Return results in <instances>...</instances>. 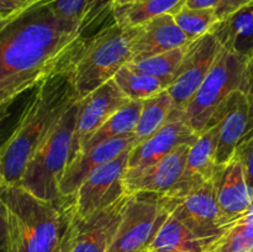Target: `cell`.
I'll return each instance as SVG.
<instances>
[{
  "instance_id": "cell-33",
  "label": "cell",
  "mask_w": 253,
  "mask_h": 252,
  "mask_svg": "<svg viewBox=\"0 0 253 252\" xmlns=\"http://www.w3.org/2000/svg\"><path fill=\"white\" fill-rule=\"evenodd\" d=\"M241 90L246 95L250 105V133L253 132V53L247 58Z\"/></svg>"
},
{
  "instance_id": "cell-13",
  "label": "cell",
  "mask_w": 253,
  "mask_h": 252,
  "mask_svg": "<svg viewBox=\"0 0 253 252\" xmlns=\"http://www.w3.org/2000/svg\"><path fill=\"white\" fill-rule=\"evenodd\" d=\"M214 125L219 131L216 165H226L234 158L237 146L250 133V105L244 91L235 90L217 108L208 128Z\"/></svg>"
},
{
  "instance_id": "cell-25",
  "label": "cell",
  "mask_w": 253,
  "mask_h": 252,
  "mask_svg": "<svg viewBox=\"0 0 253 252\" xmlns=\"http://www.w3.org/2000/svg\"><path fill=\"white\" fill-rule=\"evenodd\" d=\"M205 252H253V202L244 215L227 225Z\"/></svg>"
},
{
  "instance_id": "cell-21",
  "label": "cell",
  "mask_w": 253,
  "mask_h": 252,
  "mask_svg": "<svg viewBox=\"0 0 253 252\" xmlns=\"http://www.w3.org/2000/svg\"><path fill=\"white\" fill-rule=\"evenodd\" d=\"M211 34L222 48L249 58L253 53V2L217 22Z\"/></svg>"
},
{
  "instance_id": "cell-18",
  "label": "cell",
  "mask_w": 253,
  "mask_h": 252,
  "mask_svg": "<svg viewBox=\"0 0 253 252\" xmlns=\"http://www.w3.org/2000/svg\"><path fill=\"white\" fill-rule=\"evenodd\" d=\"M212 183L217 204L227 226L251 207L253 190L247 183L241 163L235 156L226 165L217 166Z\"/></svg>"
},
{
  "instance_id": "cell-29",
  "label": "cell",
  "mask_w": 253,
  "mask_h": 252,
  "mask_svg": "<svg viewBox=\"0 0 253 252\" xmlns=\"http://www.w3.org/2000/svg\"><path fill=\"white\" fill-rule=\"evenodd\" d=\"M173 17L190 42L210 34L220 21L212 9H194L185 5Z\"/></svg>"
},
{
  "instance_id": "cell-16",
  "label": "cell",
  "mask_w": 253,
  "mask_h": 252,
  "mask_svg": "<svg viewBox=\"0 0 253 252\" xmlns=\"http://www.w3.org/2000/svg\"><path fill=\"white\" fill-rule=\"evenodd\" d=\"M189 150L190 145H182L143 169L127 170L125 175L126 193L169 194L182 178Z\"/></svg>"
},
{
  "instance_id": "cell-7",
  "label": "cell",
  "mask_w": 253,
  "mask_h": 252,
  "mask_svg": "<svg viewBox=\"0 0 253 252\" xmlns=\"http://www.w3.org/2000/svg\"><path fill=\"white\" fill-rule=\"evenodd\" d=\"M169 215L162 195L132 193L128 195L120 226L108 252L145 251Z\"/></svg>"
},
{
  "instance_id": "cell-10",
  "label": "cell",
  "mask_w": 253,
  "mask_h": 252,
  "mask_svg": "<svg viewBox=\"0 0 253 252\" xmlns=\"http://www.w3.org/2000/svg\"><path fill=\"white\" fill-rule=\"evenodd\" d=\"M130 150L96 168L79 187L69 204V210L78 216H86L109 207L126 195L125 175Z\"/></svg>"
},
{
  "instance_id": "cell-11",
  "label": "cell",
  "mask_w": 253,
  "mask_h": 252,
  "mask_svg": "<svg viewBox=\"0 0 253 252\" xmlns=\"http://www.w3.org/2000/svg\"><path fill=\"white\" fill-rule=\"evenodd\" d=\"M221 51V44L211 32L190 42L185 47L179 69L168 88L174 104V110L183 109L194 95Z\"/></svg>"
},
{
  "instance_id": "cell-32",
  "label": "cell",
  "mask_w": 253,
  "mask_h": 252,
  "mask_svg": "<svg viewBox=\"0 0 253 252\" xmlns=\"http://www.w3.org/2000/svg\"><path fill=\"white\" fill-rule=\"evenodd\" d=\"M235 157L241 163L247 183L253 190V132L249 133L237 146Z\"/></svg>"
},
{
  "instance_id": "cell-2",
  "label": "cell",
  "mask_w": 253,
  "mask_h": 252,
  "mask_svg": "<svg viewBox=\"0 0 253 252\" xmlns=\"http://www.w3.org/2000/svg\"><path fill=\"white\" fill-rule=\"evenodd\" d=\"M71 73H62L34 89L0 153V187L19 184L30 161L66 111L79 100Z\"/></svg>"
},
{
  "instance_id": "cell-27",
  "label": "cell",
  "mask_w": 253,
  "mask_h": 252,
  "mask_svg": "<svg viewBox=\"0 0 253 252\" xmlns=\"http://www.w3.org/2000/svg\"><path fill=\"white\" fill-rule=\"evenodd\" d=\"M113 79L131 100H146L167 89L158 78L135 71L127 64H125Z\"/></svg>"
},
{
  "instance_id": "cell-19",
  "label": "cell",
  "mask_w": 253,
  "mask_h": 252,
  "mask_svg": "<svg viewBox=\"0 0 253 252\" xmlns=\"http://www.w3.org/2000/svg\"><path fill=\"white\" fill-rule=\"evenodd\" d=\"M217 140H219V131L216 125L207 128L204 132L200 133L194 145L190 146L182 178L174 189L169 194L163 197L180 198L190 190L212 180V177L217 169Z\"/></svg>"
},
{
  "instance_id": "cell-8",
  "label": "cell",
  "mask_w": 253,
  "mask_h": 252,
  "mask_svg": "<svg viewBox=\"0 0 253 252\" xmlns=\"http://www.w3.org/2000/svg\"><path fill=\"white\" fill-rule=\"evenodd\" d=\"M128 195L86 216L73 214L68 205L61 252H108L120 226Z\"/></svg>"
},
{
  "instance_id": "cell-22",
  "label": "cell",
  "mask_w": 253,
  "mask_h": 252,
  "mask_svg": "<svg viewBox=\"0 0 253 252\" xmlns=\"http://www.w3.org/2000/svg\"><path fill=\"white\" fill-rule=\"evenodd\" d=\"M207 247V244L187 225L169 215L147 250L160 252H205Z\"/></svg>"
},
{
  "instance_id": "cell-26",
  "label": "cell",
  "mask_w": 253,
  "mask_h": 252,
  "mask_svg": "<svg viewBox=\"0 0 253 252\" xmlns=\"http://www.w3.org/2000/svg\"><path fill=\"white\" fill-rule=\"evenodd\" d=\"M173 110H174V104L168 89L152 98L142 100L140 120L135 130L137 143L145 141L161 126L165 125Z\"/></svg>"
},
{
  "instance_id": "cell-28",
  "label": "cell",
  "mask_w": 253,
  "mask_h": 252,
  "mask_svg": "<svg viewBox=\"0 0 253 252\" xmlns=\"http://www.w3.org/2000/svg\"><path fill=\"white\" fill-rule=\"evenodd\" d=\"M184 53L185 47L175 48L172 51L165 52V53L157 54V56L141 59V61L128 62L127 66L137 72H142V73L156 77L160 81H162L168 89L172 84L178 69H179Z\"/></svg>"
},
{
  "instance_id": "cell-14",
  "label": "cell",
  "mask_w": 253,
  "mask_h": 252,
  "mask_svg": "<svg viewBox=\"0 0 253 252\" xmlns=\"http://www.w3.org/2000/svg\"><path fill=\"white\" fill-rule=\"evenodd\" d=\"M199 135L180 119L175 110L155 133L133 146L128 156L127 170H138L153 165L182 145H194Z\"/></svg>"
},
{
  "instance_id": "cell-34",
  "label": "cell",
  "mask_w": 253,
  "mask_h": 252,
  "mask_svg": "<svg viewBox=\"0 0 253 252\" xmlns=\"http://www.w3.org/2000/svg\"><path fill=\"white\" fill-rule=\"evenodd\" d=\"M137 1V0H113V6L114 9L119 6H124V5H128L132 4V2Z\"/></svg>"
},
{
  "instance_id": "cell-12",
  "label": "cell",
  "mask_w": 253,
  "mask_h": 252,
  "mask_svg": "<svg viewBox=\"0 0 253 252\" xmlns=\"http://www.w3.org/2000/svg\"><path fill=\"white\" fill-rule=\"evenodd\" d=\"M131 99L124 94L114 79L104 83L78 101V118L73 141V157L79 155L84 143Z\"/></svg>"
},
{
  "instance_id": "cell-24",
  "label": "cell",
  "mask_w": 253,
  "mask_h": 252,
  "mask_svg": "<svg viewBox=\"0 0 253 252\" xmlns=\"http://www.w3.org/2000/svg\"><path fill=\"white\" fill-rule=\"evenodd\" d=\"M141 109H142V100H131L130 103L123 106L84 143L81 152L96 147L114 138L135 135L136 126L140 120Z\"/></svg>"
},
{
  "instance_id": "cell-20",
  "label": "cell",
  "mask_w": 253,
  "mask_h": 252,
  "mask_svg": "<svg viewBox=\"0 0 253 252\" xmlns=\"http://www.w3.org/2000/svg\"><path fill=\"white\" fill-rule=\"evenodd\" d=\"M41 2L58 17L79 25L91 35L114 20L113 0H42Z\"/></svg>"
},
{
  "instance_id": "cell-23",
  "label": "cell",
  "mask_w": 253,
  "mask_h": 252,
  "mask_svg": "<svg viewBox=\"0 0 253 252\" xmlns=\"http://www.w3.org/2000/svg\"><path fill=\"white\" fill-rule=\"evenodd\" d=\"M185 5V0H137L114 9V20L124 29L135 27L163 14L174 15Z\"/></svg>"
},
{
  "instance_id": "cell-15",
  "label": "cell",
  "mask_w": 253,
  "mask_h": 252,
  "mask_svg": "<svg viewBox=\"0 0 253 252\" xmlns=\"http://www.w3.org/2000/svg\"><path fill=\"white\" fill-rule=\"evenodd\" d=\"M130 62L141 61L190 43L188 37L170 14H163L135 27H128Z\"/></svg>"
},
{
  "instance_id": "cell-9",
  "label": "cell",
  "mask_w": 253,
  "mask_h": 252,
  "mask_svg": "<svg viewBox=\"0 0 253 252\" xmlns=\"http://www.w3.org/2000/svg\"><path fill=\"white\" fill-rule=\"evenodd\" d=\"M163 199L170 215L187 225L207 246L215 241L226 229L212 180L190 190L180 198L163 197Z\"/></svg>"
},
{
  "instance_id": "cell-3",
  "label": "cell",
  "mask_w": 253,
  "mask_h": 252,
  "mask_svg": "<svg viewBox=\"0 0 253 252\" xmlns=\"http://www.w3.org/2000/svg\"><path fill=\"white\" fill-rule=\"evenodd\" d=\"M4 252H61L69 204L44 202L20 185L1 188Z\"/></svg>"
},
{
  "instance_id": "cell-6",
  "label": "cell",
  "mask_w": 253,
  "mask_h": 252,
  "mask_svg": "<svg viewBox=\"0 0 253 252\" xmlns=\"http://www.w3.org/2000/svg\"><path fill=\"white\" fill-rule=\"evenodd\" d=\"M247 58L222 48L204 82L180 110H175L194 132L200 135L220 105L234 93L241 90Z\"/></svg>"
},
{
  "instance_id": "cell-35",
  "label": "cell",
  "mask_w": 253,
  "mask_h": 252,
  "mask_svg": "<svg viewBox=\"0 0 253 252\" xmlns=\"http://www.w3.org/2000/svg\"><path fill=\"white\" fill-rule=\"evenodd\" d=\"M141 252H148V250H145V251H141Z\"/></svg>"
},
{
  "instance_id": "cell-30",
  "label": "cell",
  "mask_w": 253,
  "mask_h": 252,
  "mask_svg": "<svg viewBox=\"0 0 253 252\" xmlns=\"http://www.w3.org/2000/svg\"><path fill=\"white\" fill-rule=\"evenodd\" d=\"M252 2L253 0H185V6L194 9H212L221 21Z\"/></svg>"
},
{
  "instance_id": "cell-36",
  "label": "cell",
  "mask_w": 253,
  "mask_h": 252,
  "mask_svg": "<svg viewBox=\"0 0 253 252\" xmlns=\"http://www.w3.org/2000/svg\"><path fill=\"white\" fill-rule=\"evenodd\" d=\"M148 252H160V251H148Z\"/></svg>"
},
{
  "instance_id": "cell-4",
  "label": "cell",
  "mask_w": 253,
  "mask_h": 252,
  "mask_svg": "<svg viewBox=\"0 0 253 252\" xmlns=\"http://www.w3.org/2000/svg\"><path fill=\"white\" fill-rule=\"evenodd\" d=\"M78 101L66 111L61 121L35 153L17 184L44 202L64 204L59 194V183L73 157Z\"/></svg>"
},
{
  "instance_id": "cell-5",
  "label": "cell",
  "mask_w": 253,
  "mask_h": 252,
  "mask_svg": "<svg viewBox=\"0 0 253 252\" xmlns=\"http://www.w3.org/2000/svg\"><path fill=\"white\" fill-rule=\"evenodd\" d=\"M131 58L128 30L119 26L115 20L91 35L71 72L79 98L113 79Z\"/></svg>"
},
{
  "instance_id": "cell-31",
  "label": "cell",
  "mask_w": 253,
  "mask_h": 252,
  "mask_svg": "<svg viewBox=\"0 0 253 252\" xmlns=\"http://www.w3.org/2000/svg\"><path fill=\"white\" fill-rule=\"evenodd\" d=\"M42 0H0V27L41 2Z\"/></svg>"
},
{
  "instance_id": "cell-17",
  "label": "cell",
  "mask_w": 253,
  "mask_h": 252,
  "mask_svg": "<svg viewBox=\"0 0 253 252\" xmlns=\"http://www.w3.org/2000/svg\"><path fill=\"white\" fill-rule=\"evenodd\" d=\"M135 145H137L136 136L130 135L106 141L96 147L79 153L69 163L59 183V194H61L62 202L64 204L71 203L79 187L96 168L114 160L126 150L132 148Z\"/></svg>"
},
{
  "instance_id": "cell-1",
  "label": "cell",
  "mask_w": 253,
  "mask_h": 252,
  "mask_svg": "<svg viewBox=\"0 0 253 252\" xmlns=\"http://www.w3.org/2000/svg\"><path fill=\"white\" fill-rule=\"evenodd\" d=\"M0 106L62 73H71L91 36L40 2L0 27ZM94 35V34H93Z\"/></svg>"
}]
</instances>
